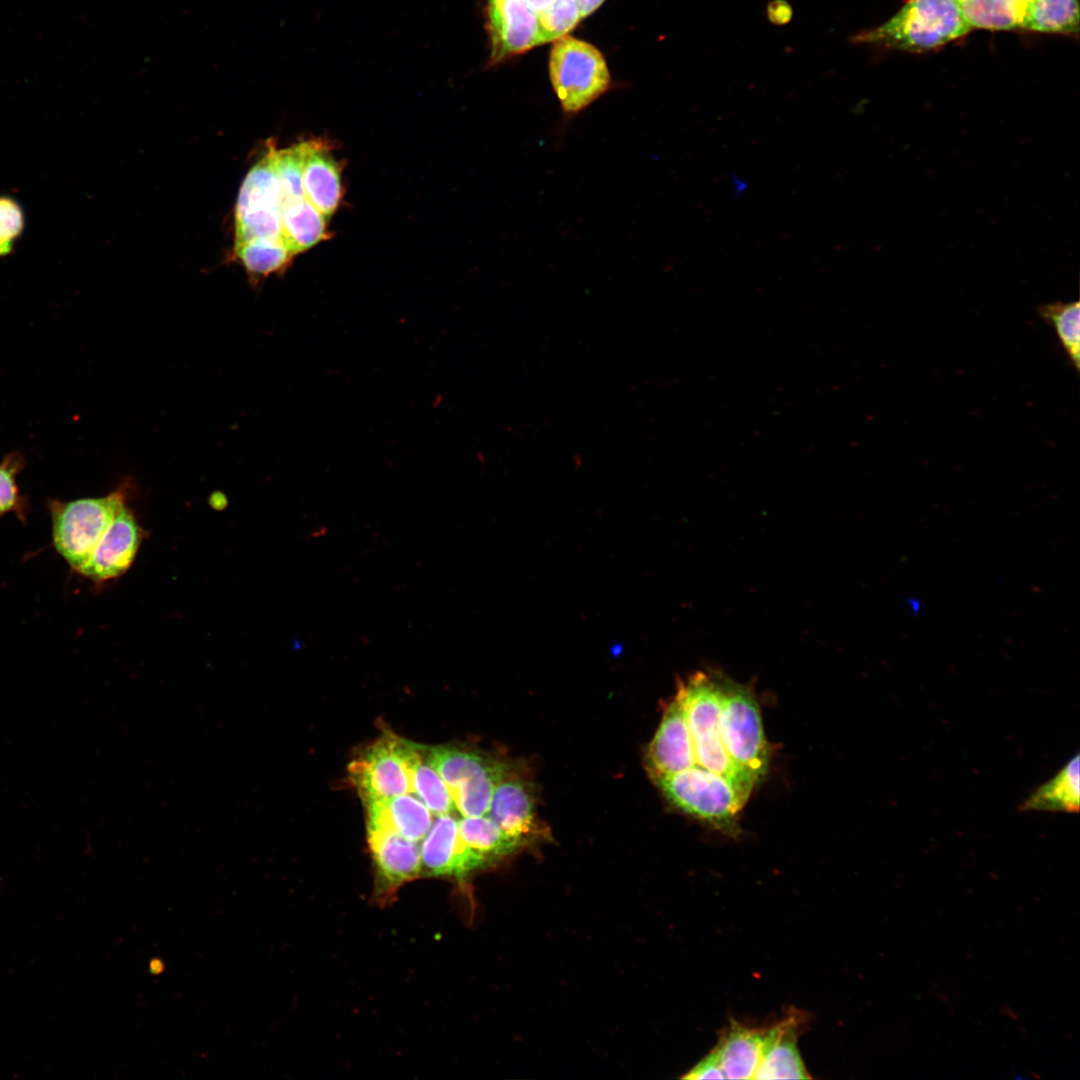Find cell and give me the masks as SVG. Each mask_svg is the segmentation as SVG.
<instances>
[{"mask_svg": "<svg viewBox=\"0 0 1080 1080\" xmlns=\"http://www.w3.org/2000/svg\"><path fill=\"white\" fill-rule=\"evenodd\" d=\"M537 15L549 8L555 0H524Z\"/></svg>", "mask_w": 1080, "mask_h": 1080, "instance_id": "cell-35", "label": "cell"}, {"mask_svg": "<svg viewBox=\"0 0 1080 1080\" xmlns=\"http://www.w3.org/2000/svg\"><path fill=\"white\" fill-rule=\"evenodd\" d=\"M24 466V456L17 451L7 454L0 462V516L15 512L20 519L24 518V499L16 483Z\"/></svg>", "mask_w": 1080, "mask_h": 1080, "instance_id": "cell-30", "label": "cell"}, {"mask_svg": "<svg viewBox=\"0 0 1080 1080\" xmlns=\"http://www.w3.org/2000/svg\"><path fill=\"white\" fill-rule=\"evenodd\" d=\"M1079 756L1071 759L1051 780L1038 787L1021 805L1023 810L1077 812L1079 809Z\"/></svg>", "mask_w": 1080, "mask_h": 1080, "instance_id": "cell-22", "label": "cell"}, {"mask_svg": "<svg viewBox=\"0 0 1080 1080\" xmlns=\"http://www.w3.org/2000/svg\"><path fill=\"white\" fill-rule=\"evenodd\" d=\"M143 533L126 505L110 523L88 560L76 572L95 582L121 576L133 563Z\"/></svg>", "mask_w": 1080, "mask_h": 1080, "instance_id": "cell-9", "label": "cell"}, {"mask_svg": "<svg viewBox=\"0 0 1080 1080\" xmlns=\"http://www.w3.org/2000/svg\"><path fill=\"white\" fill-rule=\"evenodd\" d=\"M490 64L539 45L538 16L524 0H488Z\"/></svg>", "mask_w": 1080, "mask_h": 1080, "instance_id": "cell-10", "label": "cell"}, {"mask_svg": "<svg viewBox=\"0 0 1080 1080\" xmlns=\"http://www.w3.org/2000/svg\"><path fill=\"white\" fill-rule=\"evenodd\" d=\"M282 190L273 167L269 143L266 154L246 175L235 207V222H263L280 216Z\"/></svg>", "mask_w": 1080, "mask_h": 1080, "instance_id": "cell-16", "label": "cell"}, {"mask_svg": "<svg viewBox=\"0 0 1080 1080\" xmlns=\"http://www.w3.org/2000/svg\"><path fill=\"white\" fill-rule=\"evenodd\" d=\"M766 1027L731 1019L714 1047L726 1079H753L760 1062Z\"/></svg>", "mask_w": 1080, "mask_h": 1080, "instance_id": "cell-19", "label": "cell"}, {"mask_svg": "<svg viewBox=\"0 0 1080 1080\" xmlns=\"http://www.w3.org/2000/svg\"><path fill=\"white\" fill-rule=\"evenodd\" d=\"M656 781L683 812L725 833H736V818L747 799L722 775L695 765Z\"/></svg>", "mask_w": 1080, "mask_h": 1080, "instance_id": "cell-6", "label": "cell"}, {"mask_svg": "<svg viewBox=\"0 0 1080 1080\" xmlns=\"http://www.w3.org/2000/svg\"><path fill=\"white\" fill-rule=\"evenodd\" d=\"M537 16L539 45L567 35L582 19L576 0H555Z\"/></svg>", "mask_w": 1080, "mask_h": 1080, "instance_id": "cell-29", "label": "cell"}, {"mask_svg": "<svg viewBox=\"0 0 1080 1080\" xmlns=\"http://www.w3.org/2000/svg\"><path fill=\"white\" fill-rule=\"evenodd\" d=\"M401 750L410 773L412 792L435 815L452 814L456 808L449 790L427 761L422 745L402 738Z\"/></svg>", "mask_w": 1080, "mask_h": 1080, "instance_id": "cell-21", "label": "cell"}, {"mask_svg": "<svg viewBox=\"0 0 1080 1080\" xmlns=\"http://www.w3.org/2000/svg\"><path fill=\"white\" fill-rule=\"evenodd\" d=\"M364 804L367 831L396 832L406 839L419 842L432 824L431 811L419 798L408 793L365 801Z\"/></svg>", "mask_w": 1080, "mask_h": 1080, "instance_id": "cell-17", "label": "cell"}, {"mask_svg": "<svg viewBox=\"0 0 1080 1080\" xmlns=\"http://www.w3.org/2000/svg\"><path fill=\"white\" fill-rule=\"evenodd\" d=\"M488 816L521 846L537 833L534 803L526 784L505 777L495 788Z\"/></svg>", "mask_w": 1080, "mask_h": 1080, "instance_id": "cell-18", "label": "cell"}, {"mask_svg": "<svg viewBox=\"0 0 1080 1080\" xmlns=\"http://www.w3.org/2000/svg\"><path fill=\"white\" fill-rule=\"evenodd\" d=\"M26 224L24 209L9 195H0V257L10 256Z\"/></svg>", "mask_w": 1080, "mask_h": 1080, "instance_id": "cell-31", "label": "cell"}, {"mask_svg": "<svg viewBox=\"0 0 1080 1080\" xmlns=\"http://www.w3.org/2000/svg\"><path fill=\"white\" fill-rule=\"evenodd\" d=\"M1007 1H1009L1011 4H1013L1024 15V17L1026 19L1028 10H1029L1030 5H1031L1033 0H1007Z\"/></svg>", "mask_w": 1080, "mask_h": 1080, "instance_id": "cell-36", "label": "cell"}, {"mask_svg": "<svg viewBox=\"0 0 1080 1080\" xmlns=\"http://www.w3.org/2000/svg\"><path fill=\"white\" fill-rule=\"evenodd\" d=\"M954 1H956L957 3H960V2H962L963 0H954Z\"/></svg>", "mask_w": 1080, "mask_h": 1080, "instance_id": "cell-37", "label": "cell"}, {"mask_svg": "<svg viewBox=\"0 0 1080 1080\" xmlns=\"http://www.w3.org/2000/svg\"><path fill=\"white\" fill-rule=\"evenodd\" d=\"M422 749L459 813L463 817L486 815L496 786L506 777L505 765L454 745H422Z\"/></svg>", "mask_w": 1080, "mask_h": 1080, "instance_id": "cell-4", "label": "cell"}, {"mask_svg": "<svg viewBox=\"0 0 1080 1080\" xmlns=\"http://www.w3.org/2000/svg\"><path fill=\"white\" fill-rule=\"evenodd\" d=\"M682 1078L691 1080L700 1079H726L722 1070L718 1054L715 1049L711 1050L697 1064H695Z\"/></svg>", "mask_w": 1080, "mask_h": 1080, "instance_id": "cell-32", "label": "cell"}, {"mask_svg": "<svg viewBox=\"0 0 1080 1080\" xmlns=\"http://www.w3.org/2000/svg\"><path fill=\"white\" fill-rule=\"evenodd\" d=\"M420 849L422 872L428 876L462 877L487 862L462 840L452 814L437 816Z\"/></svg>", "mask_w": 1080, "mask_h": 1080, "instance_id": "cell-11", "label": "cell"}, {"mask_svg": "<svg viewBox=\"0 0 1080 1080\" xmlns=\"http://www.w3.org/2000/svg\"><path fill=\"white\" fill-rule=\"evenodd\" d=\"M302 145L304 198L328 218L337 210L343 196L342 165L327 141L315 138L303 141Z\"/></svg>", "mask_w": 1080, "mask_h": 1080, "instance_id": "cell-15", "label": "cell"}, {"mask_svg": "<svg viewBox=\"0 0 1080 1080\" xmlns=\"http://www.w3.org/2000/svg\"><path fill=\"white\" fill-rule=\"evenodd\" d=\"M349 778L363 802L412 792L410 773L401 751V737L387 732L348 766Z\"/></svg>", "mask_w": 1080, "mask_h": 1080, "instance_id": "cell-8", "label": "cell"}, {"mask_svg": "<svg viewBox=\"0 0 1080 1080\" xmlns=\"http://www.w3.org/2000/svg\"><path fill=\"white\" fill-rule=\"evenodd\" d=\"M793 15L791 5L785 0H773L768 3L767 17L776 25H784L790 22Z\"/></svg>", "mask_w": 1080, "mask_h": 1080, "instance_id": "cell-33", "label": "cell"}, {"mask_svg": "<svg viewBox=\"0 0 1080 1080\" xmlns=\"http://www.w3.org/2000/svg\"><path fill=\"white\" fill-rule=\"evenodd\" d=\"M696 765L691 735L681 702L668 705L648 749V767L657 780Z\"/></svg>", "mask_w": 1080, "mask_h": 1080, "instance_id": "cell-14", "label": "cell"}, {"mask_svg": "<svg viewBox=\"0 0 1080 1080\" xmlns=\"http://www.w3.org/2000/svg\"><path fill=\"white\" fill-rule=\"evenodd\" d=\"M458 829L462 840L487 861L510 854L521 846L489 816H465L458 820Z\"/></svg>", "mask_w": 1080, "mask_h": 1080, "instance_id": "cell-25", "label": "cell"}, {"mask_svg": "<svg viewBox=\"0 0 1080 1080\" xmlns=\"http://www.w3.org/2000/svg\"><path fill=\"white\" fill-rule=\"evenodd\" d=\"M723 745L732 761L759 781L767 773L769 749L760 709L750 688L719 678Z\"/></svg>", "mask_w": 1080, "mask_h": 1080, "instance_id": "cell-7", "label": "cell"}, {"mask_svg": "<svg viewBox=\"0 0 1080 1080\" xmlns=\"http://www.w3.org/2000/svg\"><path fill=\"white\" fill-rule=\"evenodd\" d=\"M269 147L273 167L282 190V203L304 197L302 190V142L288 148L277 149L273 140H270Z\"/></svg>", "mask_w": 1080, "mask_h": 1080, "instance_id": "cell-28", "label": "cell"}, {"mask_svg": "<svg viewBox=\"0 0 1080 1080\" xmlns=\"http://www.w3.org/2000/svg\"><path fill=\"white\" fill-rule=\"evenodd\" d=\"M234 251L255 283L262 277L283 272L294 257L281 240H248L234 244Z\"/></svg>", "mask_w": 1080, "mask_h": 1080, "instance_id": "cell-23", "label": "cell"}, {"mask_svg": "<svg viewBox=\"0 0 1080 1080\" xmlns=\"http://www.w3.org/2000/svg\"><path fill=\"white\" fill-rule=\"evenodd\" d=\"M367 834L380 893L391 894L422 874L419 842L391 831H367Z\"/></svg>", "mask_w": 1080, "mask_h": 1080, "instance_id": "cell-13", "label": "cell"}, {"mask_svg": "<svg viewBox=\"0 0 1080 1080\" xmlns=\"http://www.w3.org/2000/svg\"><path fill=\"white\" fill-rule=\"evenodd\" d=\"M128 486L103 497L49 500L52 540L56 551L77 571L90 557L117 513L126 505Z\"/></svg>", "mask_w": 1080, "mask_h": 1080, "instance_id": "cell-3", "label": "cell"}, {"mask_svg": "<svg viewBox=\"0 0 1080 1080\" xmlns=\"http://www.w3.org/2000/svg\"><path fill=\"white\" fill-rule=\"evenodd\" d=\"M281 241L296 255L329 238L327 217L304 197L282 203Z\"/></svg>", "mask_w": 1080, "mask_h": 1080, "instance_id": "cell-20", "label": "cell"}, {"mask_svg": "<svg viewBox=\"0 0 1080 1080\" xmlns=\"http://www.w3.org/2000/svg\"><path fill=\"white\" fill-rule=\"evenodd\" d=\"M1023 28L1040 33L1078 35V0H1033Z\"/></svg>", "mask_w": 1080, "mask_h": 1080, "instance_id": "cell-24", "label": "cell"}, {"mask_svg": "<svg viewBox=\"0 0 1080 1080\" xmlns=\"http://www.w3.org/2000/svg\"><path fill=\"white\" fill-rule=\"evenodd\" d=\"M582 19L594 12L605 0H576Z\"/></svg>", "mask_w": 1080, "mask_h": 1080, "instance_id": "cell-34", "label": "cell"}, {"mask_svg": "<svg viewBox=\"0 0 1080 1080\" xmlns=\"http://www.w3.org/2000/svg\"><path fill=\"white\" fill-rule=\"evenodd\" d=\"M676 697L684 710L696 765L722 775L748 799L758 781L732 761L723 745L718 677L696 673L680 683Z\"/></svg>", "mask_w": 1080, "mask_h": 1080, "instance_id": "cell-1", "label": "cell"}, {"mask_svg": "<svg viewBox=\"0 0 1080 1080\" xmlns=\"http://www.w3.org/2000/svg\"><path fill=\"white\" fill-rule=\"evenodd\" d=\"M1038 313L1055 331L1058 340L1071 361L1080 367V304L1056 302L1039 306Z\"/></svg>", "mask_w": 1080, "mask_h": 1080, "instance_id": "cell-27", "label": "cell"}, {"mask_svg": "<svg viewBox=\"0 0 1080 1080\" xmlns=\"http://www.w3.org/2000/svg\"><path fill=\"white\" fill-rule=\"evenodd\" d=\"M970 30L954 0H906L888 21L858 33L853 41L924 52L961 38Z\"/></svg>", "mask_w": 1080, "mask_h": 1080, "instance_id": "cell-2", "label": "cell"}, {"mask_svg": "<svg viewBox=\"0 0 1080 1080\" xmlns=\"http://www.w3.org/2000/svg\"><path fill=\"white\" fill-rule=\"evenodd\" d=\"M967 25L991 31L1023 28L1024 15L1007 0H963L959 3Z\"/></svg>", "mask_w": 1080, "mask_h": 1080, "instance_id": "cell-26", "label": "cell"}, {"mask_svg": "<svg viewBox=\"0 0 1080 1080\" xmlns=\"http://www.w3.org/2000/svg\"><path fill=\"white\" fill-rule=\"evenodd\" d=\"M805 1015L796 1009L775 1024L766 1027L762 1053L753 1079L811 1078L801 1058L797 1039Z\"/></svg>", "mask_w": 1080, "mask_h": 1080, "instance_id": "cell-12", "label": "cell"}, {"mask_svg": "<svg viewBox=\"0 0 1080 1080\" xmlns=\"http://www.w3.org/2000/svg\"><path fill=\"white\" fill-rule=\"evenodd\" d=\"M549 75L561 109L568 115L596 101L609 89L611 81L602 53L590 43L568 35L553 43Z\"/></svg>", "mask_w": 1080, "mask_h": 1080, "instance_id": "cell-5", "label": "cell"}]
</instances>
